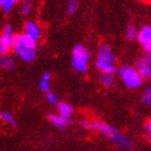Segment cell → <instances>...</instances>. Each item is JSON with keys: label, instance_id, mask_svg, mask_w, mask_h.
Listing matches in <instances>:
<instances>
[{"label": "cell", "instance_id": "cell-1", "mask_svg": "<svg viewBox=\"0 0 151 151\" xmlns=\"http://www.w3.org/2000/svg\"><path fill=\"white\" fill-rule=\"evenodd\" d=\"M13 50L16 56L22 60L26 63L34 62L37 55V41L26 35L25 32L22 35H15Z\"/></svg>", "mask_w": 151, "mask_h": 151}, {"label": "cell", "instance_id": "cell-2", "mask_svg": "<svg viewBox=\"0 0 151 151\" xmlns=\"http://www.w3.org/2000/svg\"><path fill=\"white\" fill-rule=\"evenodd\" d=\"M92 129L101 133L105 137H107L109 140L113 142L116 145H118L121 148H132V142L125 135H123L119 129H114L113 126L109 125V124H106V123L101 122V121H94V122H92Z\"/></svg>", "mask_w": 151, "mask_h": 151}, {"label": "cell", "instance_id": "cell-3", "mask_svg": "<svg viewBox=\"0 0 151 151\" xmlns=\"http://www.w3.org/2000/svg\"><path fill=\"white\" fill-rule=\"evenodd\" d=\"M90 52L82 44H77L73 51V67L78 73H85L88 67Z\"/></svg>", "mask_w": 151, "mask_h": 151}, {"label": "cell", "instance_id": "cell-4", "mask_svg": "<svg viewBox=\"0 0 151 151\" xmlns=\"http://www.w3.org/2000/svg\"><path fill=\"white\" fill-rule=\"evenodd\" d=\"M119 75L122 79V81L124 82V84L126 86H129L131 88H136L142 85V76L139 75L138 70L133 68L131 66H124L121 67L119 70Z\"/></svg>", "mask_w": 151, "mask_h": 151}, {"label": "cell", "instance_id": "cell-5", "mask_svg": "<svg viewBox=\"0 0 151 151\" xmlns=\"http://www.w3.org/2000/svg\"><path fill=\"white\" fill-rule=\"evenodd\" d=\"M136 67H137V70L142 79L151 78V56L147 55L142 60H138L136 64Z\"/></svg>", "mask_w": 151, "mask_h": 151}, {"label": "cell", "instance_id": "cell-6", "mask_svg": "<svg viewBox=\"0 0 151 151\" xmlns=\"http://www.w3.org/2000/svg\"><path fill=\"white\" fill-rule=\"evenodd\" d=\"M138 40L139 42L145 47L147 51L151 47V27L145 26L144 28L138 32Z\"/></svg>", "mask_w": 151, "mask_h": 151}, {"label": "cell", "instance_id": "cell-7", "mask_svg": "<svg viewBox=\"0 0 151 151\" xmlns=\"http://www.w3.org/2000/svg\"><path fill=\"white\" fill-rule=\"evenodd\" d=\"M25 34L28 35L29 37H32L34 40L38 41V39L41 36V29L39 28V26L32 21H28L25 24Z\"/></svg>", "mask_w": 151, "mask_h": 151}, {"label": "cell", "instance_id": "cell-8", "mask_svg": "<svg viewBox=\"0 0 151 151\" xmlns=\"http://www.w3.org/2000/svg\"><path fill=\"white\" fill-rule=\"evenodd\" d=\"M97 60H104V62H108V63H114L116 57L113 55V52L111 51V49L107 45H103L99 47L98 50V57Z\"/></svg>", "mask_w": 151, "mask_h": 151}, {"label": "cell", "instance_id": "cell-9", "mask_svg": "<svg viewBox=\"0 0 151 151\" xmlns=\"http://www.w3.org/2000/svg\"><path fill=\"white\" fill-rule=\"evenodd\" d=\"M13 47H14V37L8 38L6 36L0 37V55L1 56H6Z\"/></svg>", "mask_w": 151, "mask_h": 151}, {"label": "cell", "instance_id": "cell-10", "mask_svg": "<svg viewBox=\"0 0 151 151\" xmlns=\"http://www.w3.org/2000/svg\"><path fill=\"white\" fill-rule=\"evenodd\" d=\"M49 120L51 121V123L53 124L55 127H57L58 129H66L67 124H69L71 122V120L65 119L63 116H60V114H49Z\"/></svg>", "mask_w": 151, "mask_h": 151}, {"label": "cell", "instance_id": "cell-11", "mask_svg": "<svg viewBox=\"0 0 151 151\" xmlns=\"http://www.w3.org/2000/svg\"><path fill=\"white\" fill-rule=\"evenodd\" d=\"M96 66L99 70H101L103 73H106V75H113L116 73V66L113 65L112 63H108V62H104V60H96Z\"/></svg>", "mask_w": 151, "mask_h": 151}, {"label": "cell", "instance_id": "cell-12", "mask_svg": "<svg viewBox=\"0 0 151 151\" xmlns=\"http://www.w3.org/2000/svg\"><path fill=\"white\" fill-rule=\"evenodd\" d=\"M57 107H58V112H60V116H63L65 119L71 120L70 116L73 114V109L69 104H67V103H60V104L57 105Z\"/></svg>", "mask_w": 151, "mask_h": 151}, {"label": "cell", "instance_id": "cell-13", "mask_svg": "<svg viewBox=\"0 0 151 151\" xmlns=\"http://www.w3.org/2000/svg\"><path fill=\"white\" fill-rule=\"evenodd\" d=\"M14 60L10 56H0V67L6 70H13L14 69Z\"/></svg>", "mask_w": 151, "mask_h": 151}, {"label": "cell", "instance_id": "cell-14", "mask_svg": "<svg viewBox=\"0 0 151 151\" xmlns=\"http://www.w3.org/2000/svg\"><path fill=\"white\" fill-rule=\"evenodd\" d=\"M0 119L3 120L6 124H9L11 126H15L16 125V121L14 119V116L11 114L10 112H6V111H3V112L0 113Z\"/></svg>", "mask_w": 151, "mask_h": 151}, {"label": "cell", "instance_id": "cell-15", "mask_svg": "<svg viewBox=\"0 0 151 151\" xmlns=\"http://www.w3.org/2000/svg\"><path fill=\"white\" fill-rule=\"evenodd\" d=\"M16 3L15 0H2L1 1V8H2L3 12L6 13H9L11 10H12V8L14 6V4Z\"/></svg>", "mask_w": 151, "mask_h": 151}, {"label": "cell", "instance_id": "cell-16", "mask_svg": "<svg viewBox=\"0 0 151 151\" xmlns=\"http://www.w3.org/2000/svg\"><path fill=\"white\" fill-rule=\"evenodd\" d=\"M32 3L30 1H25L21 4V8H19V11L23 15H28L29 13L32 12Z\"/></svg>", "mask_w": 151, "mask_h": 151}, {"label": "cell", "instance_id": "cell-17", "mask_svg": "<svg viewBox=\"0 0 151 151\" xmlns=\"http://www.w3.org/2000/svg\"><path fill=\"white\" fill-rule=\"evenodd\" d=\"M101 83H103L105 86H107V88H109V86H112V85H113V78L111 77L110 75L103 73V75L101 76Z\"/></svg>", "mask_w": 151, "mask_h": 151}, {"label": "cell", "instance_id": "cell-18", "mask_svg": "<svg viewBox=\"0 0 151 151\" xmlns=\"http://www.w3.org/2000/svg\"><path fill=\"white\" fill-rule=\"evenodd\" d=\"M136 37H138V32L136 30V27L133 25L129 26L126 29V38L127 39H134Z\"/></svg>", "mask_w": 151, "mask_h": 151}, {"label": "cell", "instance_id": "cell-19", "mask_svg": "<svg viewBox=\"0 0 151 151\" xmlns=\"http://www.w3.org/2000/svg\"><path fill=\"white\" fill-rule=\"evenodd\" d=\"M2 36H6L8 38H13L14 37V32H13V28L12 26L10 25V24H6V25L3 26V29H2Z\"/></svg>", "mask_w": 151, "mask_h": 151}, {"label": "cell", "instance_id": "cell-20", "mask_svg": "<svg viewBox=\"0 0 151 151\" xmlns=\"http://www.w3.org/2000/svg\"><path fill=\"white\" fill-rule=\"evenodd\" d=\"M77 9H78V2L77 1H70L68 3V6H67V13L69 15H71L77 11Z\"/></svg>", "mask_w": 151, "mask_h": 151}, {"label": "cell", "instance_id": "cell-21", "mask_svg": "<svg viewBox=\"0 0 151 151\" xmlns=\"http://www.w3.org/2000/svg\"><path fill=\"white\" fill-rule=\"evenodd\" d=\"M47 101H49V103H51L52 105H58L60 104V103H58V98H57V96L54 94V93H52V92L47 93Z\"/></svg>", "mask_w": 151, "mask_h": 151}, {"label": "cell", "instance_id": "cell-22", "mask_svg": "<svg viewBox=\"0 0 151 151\" xmlns=\"http://www.w3.org/2000/svg\"><path fill=\"white\" fill-rule=\"evenodd\" d=\"M39 88H40V90H42L43 92H45V93H50V84H49V82L47 81H44V80H41L40 83H39Z\"/></svg>", "mask_w": 151, "mask_h": 151}, {"label": "cell", "instance_id": "cell-23", "mask_svg": "<svg viewBox=\"0 0 151 151\" xmlns=\"http://www.w3.org/2000/svg\"><path fill=\"white\" fill-rule=\"evenodd\" d=\"M41 80H44V81H50L51 80V73H44L43 75H42V79Z\"/></svg>", "mask_w": 151, "mask_h": 151}, {"label": "cell", "instance_id": "cell-24", "mask_svg": "<svg viewBox=\"0 0 151 151\" xmlns=\"http://www.w3.org/2000/svg\"><path fill=\"white\" fill-rule=\"evenodd\" d=\"M81 125L85 129H92V123L88 122V121H81Z\"/></svg>", "mask_w": 151, "mask_h": 151}, {"label": "cell", "instance_id": "cell-25", "mask_svg": "<svg viewBox=\"0 0 151 151\" xmlns=\"http://www.w3.org/2000/svg\"><path fill=\"white\" fill-rule=\"evenodd\" d=\"M147 131H148L149 133V136H150V138H151V122L148 124V126H147Z\"/></svg>", "mask_w": 151, "mask_h": 151}, {"label": "cell", "instance_id": "cell-26", "mask_svg": "<svg viewBox=\"0 0 151 151\" xmlns=\"http://www.w3.org/2000/svg\"><path fill=\"white\" fill-rule=\"evenodd\" d=\"M148 55H149V56H151V47L148 50Z\"/></svg>", "mask_w": 151, "mask_h": 151}, {"label": "cell", "instance_id": "cell-27", "mask_svg": "<svg viewBox=\"0 0 151 151\" xmlns=\"http://www.w3.org/2000/svg\"><path fill=\"white\" fill-rule=\"evenodd\" d=\"M1 1H2V0H0V6H1Z\"/></svg>", "mask_w": 151, "mask_h": 151}]
</instances>
